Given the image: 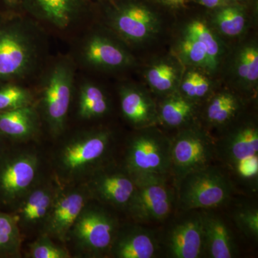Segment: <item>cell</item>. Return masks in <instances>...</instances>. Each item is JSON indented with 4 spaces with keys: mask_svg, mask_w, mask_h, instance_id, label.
Instances as JSON below:
<instances>
[{
    "mask_svg": "<svg viewBox=\"0 0 258 258\" xmlns=\"http://www.w3.org/2000/svg\"><path fill=\"white\" fill-rule=\"evenodd\" d=\"M31 257L34 258H66L69 254L64 249L52 244L48 239H42L32 244Z\"/></svg>",
    "mask_w": 258,
    "mask_h": 258,
    "instance_id": "33",
    "label": "cell"
},
{
    "mask_svg": "<svg viewBox=\"0 0 258 258\" xmlns=\"http://www.w3.org/2000/svg\"><path fill=\"white\" fill-rule=\"evenodd\" d=\"M110 141L106 132H91L73 139L61 150V169L69 175H76L92 167L106 155Z\"/></svg>",
    "mask_w": 258,
    "mask_h": 258,
    "instance_id": "10",
    "label": "cell"
},
{
    "mask_svg": "<svg viewBox=\"0 0 258 258\" xmlns=\"http://www.w3.org/2000/svg\"><path fill=\"white\" fill-rule=\"evenodd\" d=\"M203 213L205 257L232 258L237 254L232 231L220 216L210 212Z\"/></svg>",
    "mask_w": 258,
    "mask_h": 258,
    "instance_id": "14",
    "label": "cell"
},
{
    "mask_svg": "<svg viewBox=\"0 0 258 258\" xmlns=\"http://www.w3.org/2000/svg\"><path fill=\"white\" fill-rule=\"evenodd\" d=\"M171 139L156 131L147 130L131 140L125 157V169L133 178L167 177L171 174Z\"/></svg>",
    "mask_w": 258,
    "mask_h": 258,
    "instance_id": "3",
    "label": "cell"
},
{
    "mask_svg": "<svg viewBox=\"0 0 258 258\" xmlns=\"http://www.w3.org/2000/svg\"><path fill=\"white\" fill-rule=\"evenodd\" d=\"M176 78L174 67L164 62L153 66L147 74L149 84L159 92H166L172 89Z\"/></svg>",
    "mask_w": 258,
    "mask_h": 258,
    "instance_id": "28",
    "label": "cell"
},
{
    "mask_svg": "<svg viewBox=\"0 0 258 258\" xmlns=\"http://www.w3.org/2000/svg\"><path fill=\"white\" fill-rule=\"evenodd\" d=\"M114 24L123 36L139 41L152 33L155 27V18L147 8L139 5H129L118 12Z\"/></svg>",
    "mask_w": 258,
    "mask_h": 258,
    "instance_id": "16",
    "label": "cell"
},
{
    "mask_svg": "<svg viewBox=\"0 0 258 258\" xmlns=\"http://www.w3.org/2000/svg\"><path fill=\"white\" fill-rule=\"evenodd\" d=\"M216 158V142L197 128L184 129L171 140V175L176 184L193 171L211 164Z\"/></svg>",
    "mask_w": 258,
    "mask_h": 258,
    "instance_id": "5",
    "label": "cell"
},
{
    "mask_svg": "<svg viewBox=\"0 0 258 258\" xmlns=\"http://www.w3.org/2000/svg\"><path fill=\"white\" fill-rule=\"evenodd\" d=\"M159 249L153 231L137 225L116 234L111 248L113 255L118 258H153Z\"/></svg>",
    "mask_w": 258,
    "mask_h": 258,
    "instance_id": "13",
    "label": "cell"
},
{
    "mask_svg": "<svg viewBox=\"0 0 258 258\" xmlns=\"http://www.w3.org/2000/svg\"><path fill=\"white\" fill-rule=\"evenodd\" d=\"M176 186L178 204L184 211L219 208L233 192L230 177L211 164L186 174Z\"/></svg>",
    "mask_w": 258,
    "mask_h": 258,
    "instance_id": "1",
    "label": "cell"
},
{
    "mask_svg": "<svg viewBox=\"0 0 258 258\" xmlns=\"http://www.w3.org/2000/svg\"><path fill=\"white\" fill-rule=\"evenodd\" d=\"M210 83H209L208 79L203 75L198 73L196 86H195V99L203 98L206 96L210 91Z\"/></svg>",
    "mask_w": 258,
    "mask_h": 258,
    "instance_id": "35",
    "label": "cell"
},
{
    "mask_svg": "<svg viewBox=\"0 0 258 258\" xmlns=\"http://www.w3.org/2000/svg\"><path fill=\"white\" fill-rule=\"evenodd\" d=\"M181 50L190 62L198 66H208L210 69L206 51L203 45L192 37L186 35L181 42Z\"/></svg>",
    "mask_w": 258,
    "mask_h": 258,
    "instance_id": "32",
    "label": "cell"
},
{
    "mask_svg": "<svg viewBox=\"0 0 258 258\" xmlns=\"http://www.w3.org/2000/svg\"><path fill=\"white\" fill-rule=\"evenodd\" d=\"M52 203L50 190L45 188L35 190L22 205L20 216L28 223L39 221L48 214Z\"/></svg>",
    "mask_w": 258,
    "mask_h": 258,
    "instance_id": "24",
    "label": "cell"
},
{
    "mask_svg": "<svg viewBox=\"0 0 258 258\" xmlns=\"http://www.w3.org/2000/svg\"><path fill=\"white\" fill-rule=\"evenodd\" d=\"M240 102L230 93L217 95L209 103L206 118L210 124L223 125L235 118L240 110Z\"/></svg>",
    "mask_w": 258,
    "mask_h": 258,
    "instance_id": "22",
    "label": "cell"
},
{
    "mask_svg": "<svg viewBox=\"0 0 258 258\" xmlns=\"http://www.w3.org/2000/svg\"><path fill=\"white\" fill-rule=\"evenodd\" d=\"M225 0H199L200 4L208 8H215L223 4Z\"/></svg>",
    "mask_w": 258,
    "mask_h": 258,
    "instance_id": "36",
    "label": "cell"
},
{
    "mask_svg": "<svg viewBox=\"0 0 258 258\" xmlns=\"http://www.w3.org/2000/svg\"><path fill=\"white\" fill-rule=\"evenodd\" d=\"M166 231L163 244L166 255L172 258L205 257L203 213L185 211Z\"/></svg>",
    "mask_w": 258,
    "mask_h": 258,
    "instance_id": "9",
    "label": "cell"
},
{
    "mask_svg": "<svg viewBox=\"0 0 258 258\" xmlns=\"http://www.w3.org/2000/svg\"><path fill=\"white\" fill-rule=\"evenodd\" d=\"M164 3L172 6H183L185 3V0H161Z\"/></svg>",
    "mask_w": 258,
    "mask_h": 258,
    "instance_id": "37",
    "label": "cell"
},
{
    "mask_svg": "<svg viewBox=\"0 0 258 258\" xmlns=\"http://www.w3.org/2000/svg\"><path fill=\"white\" fill-rule=\"evenodd\" d=\"M216 158L250 189L258 182V130L248 123L232 131L216 142Z\"/></svg>",
    "mask_w": 258,
    "mask_h": 258,
    "instance_id": "2",
    "label": "cell"
},
{
    "mask_svg": "<svg viewBox=\"0 0 258 258\" xmlns=\"http://www.w3.org/2000/svg\"><path fill=\"white\" fill-rule=\"evenodd\" d=\"M73 229L79 244L93 254L104 253L111 249L117 234L114 219L98 209H83Z\"/></svg>",
    "mask_w": 258,
    "mask_h": 258,
    "instance_id": "11",
    "label": "cell"
},
{
    "mask_svg": "<svg viewBox=\"0 0 258 258\" xmlns=\"http://www.w3.org/2000/svg\"><path fill=\"white\" fill-rule=\"evenodd\" d=\"M4 1L7 4L13 5H15L18 2V0H4Z\"/></svg>",
    "mask_w": 258,
    "mask_h": 258,
    "instance_id": "39",
    "label": "cell"
},
{
    "mask_svg": "<svg viewBox=\"0 0 258 258\" xmlns=\"http://www.w3.org/2000/svg\"><path fill=\"white\" fill-rule=\"evenodd\" d=\"M186 35L192 37L203 45L208 56L210 69H215L217 63L220 47L210 29L203 22L196 20L188 26Z\"/></svg>",
    "mask_w": 258,
    "mask_h": 258,
    "instance_id": "25",
    "label": "cell"
},
{
    "mask_svg": "<svg viewBox=\"0 0 258 258\" xmlns=\"http://www.w3.org/2000/svg\"><path fill=\"white\" fill-rule=\"evenodd\" d=\"M85 199L79 191L62 194L56 199L48 212L47 231L51 235L60 240L66 238L84 209Z\"/></svg>",
    "mask_w": 258,
    "mask_h": 258,
    "instance_id": "15",
    "label": "cell"
},
{
    "mask_svg": "<svg viewBox=\"0 0 258 258\" xmlns=\"http://www.w3.org/2000/svg\"><path fill=\"white\" fill-rule=\"evenodd\" d=\"M18 225L15 217L0 211V254L10 253L18 240Z\"/></svg>",
    "mask_w": 258,
    "mask_h": 258,
    "instance_id": "30",
    "label": "cell"
},
{
    "mask_svg": "<svg viewBox=\"0 0 258 258\" xmlns=\"http://www.w3.org/2000/svg\"><path fill=\"white\" fill-rule=\"evenodd\" d=\"M35 59V42L23 25L14 20L0 22V84L23 79Z\"/></svg>",
    "mask_w": 258,
    "mask_h": 258,
    "instance_id": "4",
    "label": "cell"
},
{
    "mask_svg": "<svg viewBox=\"0 0 258 258\" xmlns=\"http://www.w3.org/2000/svg\"><path fill=\"white\" fill-rule=\"evenodd\" d=\"M36 157L5 151L0 157V211L13 208L33 182Z\"/></svg>",
    "mask_w": 258,
    "mask_h": 258,
    "instance_id": "8",
    "label": "cell"
},
{
    "mask_svg": "<svg viewBox=\"0 0 258 258\" xmlns=\"http://www.w3.org/2000/svg\"><path fill=\"white\" fill-rule=\"evenodd\" d=\"M37 13L59 28L67 26L74 19L81 0H32Z\"/></svg>",
    "mask_w": 258,
    "mask_h": 258,
    "instance_id": "20",
    "label": "cell"
},
{
    "mask_svg": "<svg viewBox=\"0 0 258 258\" xmlns=\"http://www.w3.org/2000/svg\"><path fill=\"white\" fill-rule=\"evenodd\" d=\"M234 222L247 238H258V210L252 206H242L235 210Z\"/></svg>",
    "mask_w": 258,
    "mask_h": 258,
    "instance_id": "29",
    "label": "cell"
},
{
    "mask_svg": "<svg viewBox=\"0 0 258 258\" xmlns=\"http://www.w3.org/2000/svg\"><path fill=\"white\" fill-rule=\"evenodd\" d=\"M136 190L128 210L137 221L152 223L164 221L174 208L175 196L167 177L144 176L134 178Z\"/></svg>",
    "mask_w": 258,
    "mask_h": 258,
    "instance_id": "6",
    "label": "cell"
},
{
    "mask_svg": "<svg viewBox=\"0 0 258 258\" xmlns=\"http://www.w3.org/2000/svg\"><path fill=\"white\" fill-rule=\"evenodd\" d=\"M6 140L4 138V137H2L1 135H0V157H1L2 155H3V154H4V152L5 151H6V147H5V141Z\"/></svg>",
    "mask_w": 258,
    "mask_h": 258,
    "instance_id": "38",
    "label": "cell"
},
{
    "mask_svg": "<svg viewBox=\"0 0 258 258\" xmlns=\"http://www.w3.org/2000/svg\"><path fill=\"white\" fill-rule=\"evenodd\" d=\"M198 75V72L189 73L181 85V91L184 93V96L192 101L195 99V86Z\"/></svg>",
    "mask_w": 258,
    "mask_h": 258,
    "instance_id": "34",
    "label": "cell"
},
{
    "mask_svg": "<svg viewBox=\"0 0 258 258\" xmlns=\"http://www.w3.org/2000/svg\"><path fill=\"white\" fill-rule=\"evenodd\" d=\"M240 78L248 82L258 79V51L255 47H247L241 52L238 64Z\"/></svg>",
    "mask_w": 258,
    "mask_h": 258,
    "instance_id": "31",
    "label": "cell"
},
{
    "mask_svg": "<svg viewBox=\"0 0 258 258\" xmlns=\"http://www.w3.org/2000/svg\"><path fill=\"white\" fill-rule=\"evenodd\" d=\"M37 115L31 106L0 111V135L9 140L29 138L36 132Z\"/></svg>",
    "mask_w": 258,
    "mask_h": 258,
    "instance_id": "18",
    "label": "cell"
},
{
    "mask_svg": "<svg viewBox=\"0 0 258 258\" xmlns=\"http://www.w3.org/2000/svg\"><path fill=\"white\" fill-rule=\"evenodd\" d=\"M91 189L103 203L128 210L136 190L135 181L126 169H106L97 173Z\"/></svg>",
    "mask_w": 258,
    "mask_h": 258,
    "instance_id": "12",
    "label": "cell"
},
{
    "mask_svg": "<svg viewBox=\"0 0 258 258\" xmlns=\"http://www.w3.org/2000/svg\"><path fill=\"white\" fill-rule=\"evenodd\" d=\"M32 101L28 90L15 83L0 84V111L30 106Z\"/></svg>",
    "mask_w": 258,
    "mask_h": 258,
    "instance_id": "26",
    "label": "cell"
},
{
    "mask_svg": "<svg viewBox=\"0 0 258 258\" xmlns=\"http://www.w3.org/2000/svg\"><path fill=\"white\" fill-rule=\"evenodd\" d=\"M195 113V103L185 96L169 97L163 102L160 108L161 120L171 127L186 125Z\"/></svg>",
    "mask_w": 258,
    "mask_h": 258,
    "instance_id": "21",
    "label": "cell"
},
{
    "mask_svg": "<svg viewBox=\"0 0 258 258\" xmlns=\"http://www.w3.org/2000/svg\"><path fill=\"white\" fill-rule=\"evenodd\" d=\"M120 107L126 119L136 126H149L157 118L152 101L137 90L124 89L121 91Z\"/></svg>",
    "mask_w": 258,
    "mask_h": 258,
    "instance_id": "19",
    "label": "cell"
},
{
    "mask_svg": "<svg viewBox=\"0 0 258 258\" xmlns=\"http://www.w3.org/2000/svg\"><path fill=\"white\" fill-rule=\"evenodd\" d=\"M216 23L222 33L228 36H236L243 31L245 18L238 8L228 7L219 12Z\"/></svg>",
    "mask_w": 258,
    "mask_h": 258,
    "instance_id": "27",
    "label": "cell"
},
{
    "mask_svg": "<svg viewBox=\"0 0 258 258\" xmlns=\"http://www.w3.org/2000/svg\"><path fill=\"white\" fill-rule=\"evenodd\" d=\"M107 98L103 91L95 85L86 84L80 92L79 113L82 118H96L108 111Z\"/></svg>",
    "mask_w": 258,
    "mask_h": 258,
    "instance_id": "23",
    "label": "cell"
},
{
    "mask_svg": "<svg viewBox=\"0 0 258 258\" xmlns=\"http://www.w3.org/2000/svg\"><path fill=\"white\" fill-rule=\"evenodd\" d=\"M88 64L95 67L117 69L128 62L126 52L106 37L94 35L88 39L83 50Z\"/></svg>",
    "mask_w": 258,
    "mask_h": 258,
    "instance_id": "17",
    "label": "cell"
},
{
    "mask_svg": "<svg viewBox=\"0 0 258 258\" xmlns=\"http://www.w3.org/2000/svg\"><path fill=\"white\" fill-rule=\"evenodd\" d=\"M74 84V70L62 61L50 70L42 87L41 103L44 116L52 133L63 130L69 113Z\"/></svg>",
    "mask_w": 258,
    "mask_h": 258,
    "instance_id": "7",
    "label": "cell"
}]
</instances>
